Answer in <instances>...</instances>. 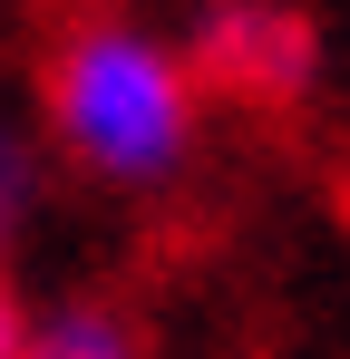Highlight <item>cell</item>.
<instances>
[{
  "mask_svg": "<svg viewBox=\"0 0 350 359\" xmlns=\"http://www.w3.org/2000/svg\"><path fill=\"white\" fill-rule=\"evenodd\" d=\"M30 214H39V146H30V126L0 107V252L30 233Z\"/></svg>",
  "mask_w": 350,
  "mask_h": 359,
  "instance_id": "277c9868",
  "label": "cell"
},
{
  "mask_svg": "<svg viewBox=\"0 0 350 359\" xmlns=\"http://www.w3.org/2000/svg\"><path fill=\"white\" fill-rule=\"evenodd\" d=\"M39 126L88 184L156 194L195 165L205 88L175 39H156L127 10H78L39 59Z\"/></svg>",
  "mask_w": 350,
  "mask_h": 359,
  "instance_id": "6da1fadb",
  "label": "cell"
},
{
  "mask_svg": "<svg viewBox=\"0 0 350 359\" xmlns=\"http://www.w3.org/2000/svg\"><path fill=\"white\" fill-rule=\"evenodd\" d=\"M20 359H146V330L117 301H49V311H30Z\"/></svg>",
  "mask_w": 350,
  "mask_h": 359,
  "instance_id": "3957f363",
  "label": "cell"
},
{
  "mask_svg": "<svg viewBox=\"0 0 350 359\" xmlns=\"http://www.w3.org/2000/svg\"><path fill=\"white\" fill-rule=\"evenodd\" d=\"M175 49L195 68V88L224 97V107L283 117V107H302V97L321 88V29H311L292 0H205Z\"/></svg>",
  "mask_w": 350,
  "mask_h": 359,
  "instance_id": "7a4b0ae2",
  "label": "cell"
},
{
  "mask_svg": "<svg viewBox=\"0 0 350 359\" xmlns=\"http://www.w3.org/2000/svg\"><path fill=\"white\" fill-rule=\"evenodd\" d=\"M20 340H30V311H20V292L0 282V359H20Z\"/></svg>",
  "mask_w": 350,
  "mask_h": 359,
  "instance_id": "5b68a950",
  "label": "cell"
}]
</instances>
